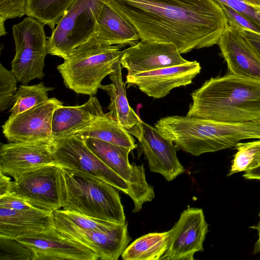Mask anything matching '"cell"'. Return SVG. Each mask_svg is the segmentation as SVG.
<instances>
[{
    "label": "cell",
    "mask_w": 260,
    "mask_h": 260,
    "mask_svg": "<svg viewBox=\"0 0 260 260\" xmlns=\"http://www.w3.org/2000/svg\"><path fill=\"white\" fill-rule=\"evenodd\" d=\"M140 40L173 43L180 53L218 45L228 25L216 0H107Z\"/></svg>",
    "instance_id": "6da1fadb"
},
{
    "label": "cell",
    "mask_w": 260,
    "mask_h": 260,
    "mask_svg": "<svg viewBox=\"0 0 260 260\" xmlns=\"http://www.w3.org/2000/svg\"><path fill=\"white\" fill-rule=\"evenodd\" d=\"M191 96L188 116L234 122L260 119V78L228 71L206 80Z\"/></svg>",
    "instance_id": "7a4b0ae2"
},
{
    "label": "cell",
    "mask_w": 260,
    "mask_h": 260,
    "mask_svg": "<svg viewBox=\"0 0 260 260\" xmlns=\"http://www.w3.org/2000/svg\"><path fill=\"white\" fill-rule=\"evenodd\" d=\"M122 47L103 44L94 34L57 67L64 85L77 93L95 95L102 80L113 71L120 59Z\"/></svg>",
    "instance_id": "3957f363"
},
{
    "label": "cell",
    "mask_w": 260,
    "mask_h": 260,
    "mask_svg": "<svg viewBox=\"0 0 260 260\" xmlns=\"http://www.w3.org/2000/svg\"><path fill=\"white\" fill-rule=\"evenodd\" d=\"M62 171L65 183L63 210L116 224L126 221L117 188L85 173L63 168Z\"/></svg>",
    "instance_id": "277c9868"
},
{
    "label": "cell",
    "mask_w": 260,
    "mask_h": 260,
    "mask_svg": "<svg viewBox=\"0 0 260 260\" xmlns=\"http://www.w3.org/2000/svg\"><path fill=\"white\" fill-rule=\"evenodd\" d=\"M107 0H75L48 38V53L66 59L94 34L100 12Z\"/></svg>",
    "instance_id": "5b68a950"
},
{
    "label": "cell",
    "mask_w": 260,
    "mask_h": 260,
    "mask_svg": "<svg viewBox=\"0 0 260 260\" xmlns=\"http://www.w3.org/2000/svg\"><path fill=\"white\" fill-rule=\"evenodd\" d=\"M44 25L28 16L13 26L15 55L11 71L22 84L27 85L31 81L41 80L45 76V58L48 53Z\"/></svg>",
    "instance_id": "8992f818"
},
{
    "label": "cell",
    "mask_w": 260,
    "mask_h": 260,
    "mask_svg": "<svg viewBox=\"0 0 260 260\" xmlns=\"http://www.w3.org/2000/svg\"><path fill=\"white\" fill-rule=\"evenodd\" d=\"M11 193L34 208L51 212L59 210L65 199L62 168L53 163L29 172L13 181Z\"/></svg>",
    "instance_id": "52a82bcc"
},
{
    "label": "cell",
    "mask_w": 260,
    "mask_h": 260,
    "mask_svg": "<svg viewBox=\"0 0 260 260\" xmlns=\"http://www.w3.org/2000/svg\"><path fill=\"white\" fill-rule=\"evenodd\" d=\"M87 147L110 169L129 185L134 208L133 212H139L144 203L151 201L155 197L153 188L146 181L143 165L131 164L127 148L99 139H83Z\"/></svg>",
    "instance_id": "ba28073f"
},
{
    "label": "cell",
    "mask_w": 260,
    "mask_h": 260,
    "mask_svg": "<svg viewBox=\"0 0 260 260\" xmlns=\"http://www.w3.org/2000/svg\"><path fill=\"white\" fill-rule=\"evenodd\" d=\"M52 154L55 163L61 168L100 178L131 196L129 184L105 165L81 138L72 136L53 140Z\"/></svg>",
    "instance_id": "9c48e42d"
},
{
    "label": "cell",
    "mask_w": 260,
    "mask_h": 260,
    "mask_svg": "<svg viewBox=\"0 0 260 260\" xmlns=\"http://www.w3.org/2000/svg\"><path fill=\"white\" fill-rule=\"evenodd\" d=\"M128 131L138 139L151 172L160 174L168 181L184 172L177 156L176 146L155 127L141 120Z\"/></svg>",
    "instance_id": "30bf717a"
},
{
    "label": "cell",
    "mask_w": 260,
    "mask_h": 260,
    "mask_svg": "<svg viewBox=\"0 0 260 260\" xmlns=\"http://www.w3.org/2000/svg\"><path fill=\"white\" fill-rule=\"evenodd\" d=\"M208 231L202 209L187 208L170 230L168 249L161 260H194L195 253L203 251Z\"/></svg>",
    "instance_id": "8fae6325"
},
{
    "label": "cell",
    "mask_w": 260,
    "mask_h": 260,
    "mask_svg": "<svg viewBox=\"0 0 260 260\" xmlns=\"http://www.w3.org/2000/svg\"><path fill=\"white\" fill-rule=\"evenodd\" d=\"M63 102L49 98L14 117L2 125V132L9 142H34L53 140L52 120L56 108Z\"/></svg>",
    "instance_id": "7c38bea8"
},
{
    "label": "cell",
    "mask_w": 260,
    "mask_h": 260,
    "mask_svg": "<svg viewBox=\"0 0 260 260\" xmlns=\"http://www.w3.org/2000/svg\"><path fill=\"white\" fill-rule=\"evenodd\" d=\"M16 240L32 253V260H97L98 255L84 244L63 235L55 226Z\"/></svg>",
    "instance_id": "4fadbf2b"
},
{
    "label": "cell",
    "mask_w": 260,
    "mask_h": 260,
    "mask_svg": "<svg viewBox=\"0 0 260 260\" xmlns=\"http://www.w3.org/2000/svg\"><path fill=\"white\" fill-rule=\"evenodd\" d=\"M173 43L141 40L136 45L123 50L120 58L127 76L186 63Z\"/></svg>",
    "instance_id": "5bb4252c"
},
{
    "label": "cell",
    "mask_w": 260,
    "mask_h": 260,
    "mask_svg": "<svg viewBox=\"0 0 260 260\" xmlns=\"http://www.w3.org/2000/svg\"><path fill=\"white\" fill-rule=\"evenodd\" d=\"M53 140L9 142L0 148V172L17 180L26 173L55 163Z\"/></svg>",
    "instance_id": "9a60e30c"
},
{
    "label": "cell",
    "mask_w": 260,
    "mask_h": 260,
    "mask_svg": "<svg viewBox=\"0 0 260 260\" xmlns=\"http://www.w3.org/2000/svg\"><path fill=\"white\" fill-rule=\"evenodd\" d=\"M201 66L196 60L126 76L125 83L137 86L148 96L160 99L175 88L190 84L200 74Z\"/></svg>",
    "instance_id": "2e32d148"
},
{
    "label": "cell",
    "mask_w": 260,
    "mask_h": 260,
    "mask_svg": "<svg viewBox=\"0 0 260 260\" xmlns=\"http://www.w3.org/2000/svg\"><path fill=\"white\" fill-rule=\"evenodd\" d=\"M54 222L55 228L93 250L100 259L117 260L131 240L126 221L106 231L85 230L66 222Z\"/></svg>",
    "instance_id": "e0dca14e"
},
{
    "label": "cell",
    "mask_w": 260,
    "mask_h": 260,
    "mask_svg": "<svg viewBox=\"0 0 260 260\" xmlns=\"http://www.w3.org/2000/svg\"><path fill=\"white\" fill-rule=\"evenodd\" d=\"M218 45L229 71L239 75L260 78V56L238 27L228 23Z\"/></svg>",
    "instance_id": "ac0fdd59"
},
{
    "label": "cell",
    "mask_w": 260,
    "mask_h": 260,
    "mask_svg": "<svg viewBox=\"0 0 260 260\" xmlns=\"http://www.w3.org/2000/svg\"><path fill=\"white\" fill-rule=\"evenodd\" d=\"M54 226L53 212L34 208L17 210L0 207V237L16 240Z\"/></svg>",
    "instance_id": "d6986e66"
},
{
    "label": "cell",
    "mask_w": 260,
    "mask_h": 260,
    "mask_svg": "<svg viewBox=\"0 0 260 260\" xmlns=\"http://www.w3.org/2000/svg\"><path fill=\"white\" fill-rule=\"evenodd\" d=\"M103 112L95 96H90L88 100L80 106H59L52 117L53 140L76 135L88 127L95 117Z\"/></svg>",
    "instance_id": "ffe728a7"
},
{
    "label": "cell",
    "mask_w": 260,
    "mask_h": 260,
    "mask_svg": "<svg viewBox=\"0 0 260 260\" xmlns=\"http://www.w3.org/2000/svg\"><path fill=\"white\" fill-rule=\"evenodd\" d=\"M94 35L103 44L122 47L135 45L140 39L134 26L106 2L96 19Z\"/></svg>",
    "instance_id": "44dd1931"
},
{
    "label": "cell",
    "mask_w": 260,
    "mask_h": 260,
    "mask_svg": "<svg viewBox=\"0 0 260 260\" xmlns=\"http://www.w3.org/2000/svg\"><path fill=\"white\" fill-rule=\"evenodd\" d=\"M122 68L119 59L109 75L111 83L101 85L100 88L106 91L110 97L108 108L110 114L122 127L128 130L138 125L142 120L129 105L125 83L122 78Z\"/></svg>",
    "instance_id": "7402d4cb"
},
{
    "label": "cell",
    "mask_w": 260,
    "mask_h": 260,
    "mask_svg": "<svg viewBox=\"0 0 260 260\" xmlns=\"http://www.w3.org/2000/svg\"><path fill=\"white\" fill-rule=\"evenodd\" d=\"M74 136L82 139L93 138L127 148L132 151L137 145L128 130L122 127L109 112L95 117L90 126Z\"/></svg>",
    "instance_id": "603a6c76"
},
{
    "label": "cell",
    "mask_w": 260,
    "mask_h": 260,
    "mask_svg": "<svg viewBox=\"0 0 260 260\" xmlns=\"http://www.w3.org/2000/svg\"><path fill=\"white\" fill-rule=\"evenodd\" d=\"M170 230L143 235L129 245L121 255L124 260H158L166 252Z\"/></svg>",
    "instance_id": "cb8c5ba5"
},
{
    "label": "cell",
    "mask_w": 260,
    "mask_h": 260,
    "mask_svg": "<svg viewBox=\"0 0 260 260\" xmlns=\"http://www.w3.org/2000/svg\"><path fill=\"white\" fill-rule=\"evenodd\" d=\"M75 0H30L26 15L33 17L52 30Z\"/></svg>",
    "instance_id": "d4e9b609"
},
{
    "label": "cell",
    "mask_w": 260,
    "mask_h": 260,
    "mask_svg": "<svg viewBox=\"0 0 260 260\" xmlns=\"http://www.w3.org/2000/svg\"><path fill=\"white\" fill-rule=\"evenodd\" d=\"M54 88L46 86L43 82L32 85L22 84L18 88L8 119L49 100L48 92Z\"/></svg>",
    "instance_id": "484cf974"
},
{
    "label": "cell",
    "mask_w": 260,
    "mask_h": 260,
    "mask_svg": "<svg viewBox=\"0 0 260 260\" xmlns=\"http://www.w3.org/2000/svg\"><path fill=\"white\" fill-rule=\"evenodd\" d=\"M237 151L234 155L227 176L246 172L260 166V139L239 142L235 146Z\"/></svg>",
    "instance_id": "4316f807"
},
{
    "label": "cell",
    "mask_w": 260,
    "mask_h": 260,
    "mask_svg": "<svg viewBox=\"0 0 260 260\" xmlns=\"http://www.w3.org/2000/svg\"><path fill=\"white\" fill-rule=\"evenodd\" d=\"M53 215L54 220L66 222L85 230L106 231L117 224L63 209L54 211Z\"/></svg>",
    "instance_id": "83f0119b"
},
{
    "label": "cell",
    "mask_w": 260,
    "mask_h": 260,
    "mask_svg": "<svg viewBox=\"0 0 260 260\" xmlns=\"http://www.w3.org/2000/svg\"><path fill=\"white\" fill-rule=\"evenodd\" d=\"M16 77L0 64V110L10 108L14 103L18 88Z\"/></svg>",
    "instance_id": "f1b7e54d"
},
{
    "label": "cell",
    "mask_w": 260,
    "mask_h": 260,
    "mask_svg": "<svg viewBox=\"0 0 260 260\" xmlns=\"http://www.w3.org/2000/svg\"><path fill=\"white\" fill-rule=\"evenodd\" d=\"M30 0H0V35L6 34L4 23L7 19L26 15Z\"/></svg>",
    "instance_id": "f546056e"
},
{
    "label": "cell",
    "mask_w": 260,
    "mask_h": 260,
    "mask_svg": "<svg viewBox=\"0 0 260 260\" xmlns=\"http://www.w3.org/2000/svg\"><path fill=\"white\" fill-rule=\"evenodd\" d=\"M0 260H32V253L16 240L0 237Z\"/></svg>",
    "instance_id": "4dcf8cb0"
},
{
    "label": "cell",
    "mask_w": 260,
    "mask_h": 260,
    "mask_svg": "<svg viewBox=\"0 0 260 260\" xmlns=\"http://www.w3.org/2000/svg\"><path fill=\"white\" fill-rule=\"evenodd\" d=\"M228 20V23L238 28H246L260 33V25L227 5L218 2Z\"/></svg>",
    "instance_id": "1f68e13d"
},
{
    "label": "cell",
    "mask_w": 260,
    "mask_h": 260,
    "mask_svg": "<svg viewBox=\"0 0 260 260\" xmlns=\"http://www.w3.org/2000/svg\"><path fill=\"white\" fill-rule=\"evenodd\" d=\"M260 25V12L241 0H226L224 3Z\"/></svg>",
    "instance_id": "d6a6232c"
},
{
    "label": "cell",
    "mask_w": 260,
    "mask_h": 260,
    "mask_svg": "<svg viewBox=\"0 0 260 260\" xmlns=\"http://www.w3.org/2000/svg\"><path fill=\"white\" fill-rule=\"evenodd\" d=\"M0 207L17 210L33 208L24 199L13 193L0 197Z\"/></svg>",
    "instance_id": "836d02e7"
},
{
    "label": "cell",
    "mask_w": 260,
    "mask_h": 260,
    "mask_svg": "<svg viewBox=\"0 0 260 260\" xmlns=\"http://www.w3.org/2000/svg\"><path fill=\"white\" fill-rule=\"evenodd\" d=\"M241 34L260 56V33L246 28H239Z\"/></svg>",
    "instance_id": "e575fe53"
},
{
    "label": "cell",
    "mask_w": 260,
    "mask_h": 260,
    "mask_svg": "<svg viewBox=\"0 0 260 260\" xmlns=\"http://www.w3.org/2000/svg\"><path fill=\"white\" fill-rule=\"evenodd\" d=\"M13 181L6 175L0 172V197L11 193Z\"/></svg>",
    "instance_id": "d590c367"
},
{
    "label": "cell",
    "mask_w": 260,
    "mask_h": 260,
    "mask_svg": "<svg viewBox=\"0 0 260 260\" xmlns=\"http://www.w3.org/2000/svg\"><path fill=\"white\" fill-rule=\"evenodd\" d=\"M243 177L246 179L260 180V166L245 172Z\"/></svg>",
    "instance_id": "8d00e7d4"
},
{
    "label": "cell",
    "mask_w": 260,
    "mask_h": 260,
    "mask_svg": "<svg viewBox=\"0 0 260 260\" xmlns=\"http://www.w3.org/2000/svg\"><path fill=\"white\" fill-rule=\"evenodd\" d=\"M260 204V201H259ZM259 217V221L255 225L250 226V228L255 230L257 231L258 239L255 243L253 248V254H255L260 252V210L258 214Z\"/></svg>",
    "instance_id": "74e56055"
},
{
    "label": "cell",
    "mask_w": 260,
    "mask_h": 260,
    "mask_svg": "<svg viewBox=\"0 0 260 260\" xmlns=\"http://www.w3.org/2000/svg\"><path fill=\"white\" fill-rule=\"evenodd\" d=\"M248 5L255 8L260 7V0H241Z\"/></svg>",
    "instance_id": "f35d334b"
},
{
    "label": "cell",
    "mask_w": 260,
    "mask_h": 260,
    "mask_svg": "<svg viewBox=\"0 0 260 260\" xmlns=\"http://www.w3.org/2000/svg\"><path fill=\"white\" fill-rule=\"evenodd\" d=\"M255 9L260 12V7H257Z\"/></svg>",
    "instance_id": "ab89813d"
}]
</instances>
